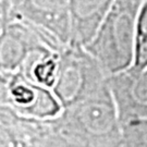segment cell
Masks as SVG:
<instances>
[{
  "mask_svg": "<svg viewBox=\"0 0 147 147\" xmlns=\"http://www.w3.org/2000/svg\"><path fill=\"white\" fill-rule=\"evenodd\" d=\"M0 147H59L49 120H36L0 106Z\"/></svg>",
  "mask_w": 147,
  "mask_h": 147,
  "instance_id": "52a82bcc",
  "label": "cell"
},
{
  "mask_svg": "<svg viewBox=\"0 0 147 147\" xmlns=\"http://www.w3.org/2000/svg\"><path fill=\"white\" fill-rule=\"evenodd\" d=\"M115 0H69L72 23L70 45L85 47L100 26Z\"/></svg>",
  "mask_w": 147,
  "mask_h": 147,
  "instance_id": "9c48e42d",
  "label": "cell"
},
{
  "mask_svg": "<svg viewBox=\"0 0 147 147\" xmlns=\"http://www.w3.org/2000/svg\"><path fill=\"white\" fill-rule=\"evenodd\" d=\"M49 121L61 147H122V123L108 84Z\"/></svg>",
  "mask_w": 147,
  "mask_h": 147,
  "instance_id": "6da1fadb",
  "label": "cell"
},
{
  "mask_svg": "<svg viewBox=\"0 0 147 147\" xmlns=\"http://www.w3.org/2000/svg\"><path fill=\"white\" fill-rule=\"evenodd\" d=\"M16 0H0V13H8Z\"/></svg>",
  "mask_w": 147,
  "mask_h": 147,
  "instance_id": "4fadbf2b",
  "label": "cell"
},
{
  "mask_svg": "<svg viewBox=\"0 0 147 147\" xmlns=\"http://www.w3.org/2000/svg\"><path fill=\"white\" fill-rule=\"evenodd\" d=\"M131 69L135 71L147 69V0L143 2L137 18L134 61Z\"/></svg>",
  "mask_w": 147,
  "mask_h": 147,
  "instance_id": "8fae6325",
  "label": "cell"
},
{
  "mask_svg": "<svg viewBox=\"0 0 147 147\" xmlns=\"http://www.w3.org/2000/svg\"><path fill=\"white\" fill-rule=\"evenodd\" d=\"M60 53L50 49H38L28 56L20 69L28 80L53 90L57 82Z\"/></svg>",
  "mask_w": 147,
  "mask_h": 147,
  "instance_id": "30bf717a",
  "label": "cell"
},
{
  "mask_svg": "<svg viewBox=\"0 0 147 147\" xmlns=\"http://www.w3.org/2000/svg\"><path fill=\"white\" fill-rule=\"evenodd\" d=\"M108 85L122 124L133 120H147V69H129L111 75Z\"/></svg>",
  "mask_w": 147,
  "mask_h": 147,
  "instance_id": "ba28073f",
  "label": "cell"
},
{
  "mask_svg": "<svg viewBox=\"0 0 147 147\" xmlns=\"http://www.w3.org/2000/svg\"><path fill=\"white\" fill-rule=\"evenodd\" d=\"M108 78L85 47L68 45L59 55L58 76L53 92L65 109L98 93L108 84Z\"/></svg>",
  "mask_w": 147,
  "mask_h": 147,
  "instance_id": "3957f363",
  "label": "cell"
},
{
  "mask_svg": "<svg viewBox=\"0 0 147 147\" xmlns=\"http://www.w3.org/2000/svg\"><path fill=\"white\" fill-rule=\"evenodd\" d=\"M21 19L67 47L71 44L72 23L69 0H16L8 13L0 14V26Z\"/></svg>",
  "mask_w": 147,
  "mask_h": 147,
  "instance_id": "5b68a950",
  "label": "cell"
},
{
  "mask_svg": "<svg viewBox=\"0 0 147 147\" xmlns=\"http://www.w3.org/2000/svg\"><path fill=\"white\" fill-rule=\"evenodd\" d=\"M0 106L36 120H51L63 111L51 89L32 82L21 71L0 72Z\"/></svg>",
  "mask_w": 147,
  "mask_h": 147,
  "instance_id": "277c9868",
  "label": "cell"
},
{
  "mask_svg": "<svg viewBox=\"0 0 147 147\" xmlns=\"http://www.w3.org/2000/svg\"><path fill=\"white\" fill-rule=\"evenodd\" d=\"M60 53L63 46L21 19L0 26V72L20 71L28 56L38 49Z\"/></svg>",
  "mask_w": 147,
  "mask_h": 147,
  "instance_id": "8992f818",
  "label": "cell"
},
{
  "mask_svg": "<svg viewBox=\"0 0 147 147\" xmlns=\"http://www.w3.org/2000/svg\"><path fill=\"white\" fill-rule=\"evenodd\" d=\"M144 1L115 0L93 39L85 46L108 76L133 65L137 18Z\"/></svg>",
  "mask_w": 147,
  "mask_h": 147,
  "instance_id": "7a4b0ae2",
  "label": "cell"
},
{
  "mask_svg": "<svg viewBox=\"0 0 147 147\" xmlns=\"http://www.w3.org/2000/svg\"><path fill=\"white\" fill-rule=\"evenodd\" d=\"M122 147H147V120H133L122 124Z\"/></svg>",
  "mask_w": 147,
  "mask_h": 147,
  "instance_id": "7c38bea8",
  "label": "cell"
}]
</instances>
